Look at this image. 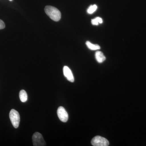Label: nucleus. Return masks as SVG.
<instances>
[{"mask_svg": "<svg viewBox=\"0 0 146 146\" xmlns=\"http://www.w3.org/2000/svg\"><path fill=\"white\" fill-rule=\"evenodd\" d=\"M19 97L21 101L23 102H25L27 100L28 96L27 92L25 90H22L20 91L19 94Z\"/></svg>", "mask_w": 146, "mask_h": 146, "instance_id": "6e6552de", "label": "nucleus"}, {"mask_svg": "<svg viewBox=\"0 0 146 146\" xmlns=\"http://www.w3.org/2000/svg\"><path fill=\"white\" fill-rule=\"evenodd\" d=\"M9 1H12V0H9Z\"/></svg>", "mask_w": 146, "mask_h": 146, "instance_id": "4468645a", "label": "nucleus"}, {"mask_svg": "<svg viewBox=\"0 0 146 146\" xmlns=\"http://www.w3.org/2000/svg\"><path fill=\"white\" fill-rule=\"evenodd\" d=\"M86 44L87 47L91 50H99L100 49V47L98 45L94 44H92L91 42H89V41H87L86 42Z\"/></svg>", "mask_w": 146, "mask_h": 146, "instance_id": "1a4fd4ad", "label": "nucleus"}, {"mask_svg": "<svg viewBox=\"0 0 146 146\" xmlns=\"http://www.w3.org/2000/svg\"><path fill=\"white\" fill-rule=\"evenodd\" d=\"M91 23H92V25H99L98 22L95 18L91 20Z\"/></svg>", "mask_w": 146, "mask_h": 146, "instance_id": "f8f14e48", "label": "nucleus"}, {"mask_svg": "<svg viewBox=\"0 0 146 146\" xmlns=\"http://www.w3.org/2000/svg\"><path fill=\"white\" fill-rule=\"evenodd\" d=\"M95 19L99 23L101 24L103 23L102 19L101 18H100V17H96V18H95Z\"/></svg>", "mask_w": 146, "mask_h": 146, "instance_id": "ddd939ff", "label": "nucleus"}, {"mask_svg": "<svg viewBox=\"0 0 146 146\" xmlns=\"http://www.w3.org/2000/svg\"><path fill=\"white\" fill-rule=\"evenodd\" d=\"M94 146H108L109 143L107 139L100 136H96L92 139L91 142Z\"/></svg>", "mask_w": 146, "mask_h": 146, "instance_id": "7ed1b4c3", "label": "nucleus"}, {"mask_svg": "<svg viewBox=\"0 0 146 146\" xmlns=\"http://www.w3.org/2000/svg\"><path fill=\"white\" fill-rule=\"evenodd\" d=\"M58 117L59 119L63 122H66L68 119V115L65 108L62 106H60L58 108Z\"/></svg>", "mask_w": 146, "mask_h": 146, "instance_id": "39448f33", "label": "nucleus"}, {"mask_svg": "<svg viewBox=\"0 0 146 146\" xmlns=\"http://www.w3.org/2000/svg\"><path fill=\"white\" fill-rule=\"evenodd\" d=\"M9 118L12 125L15 128H17L19 125L20 122V116L18 111L12 109L9 113Z\"/></svg>", "mask_w": 146, "mask_h": 146, "instance_id": "f03ea898", "label": "nucleus"}, {"mask_svg": "<svg viewBox=\"0 0 146 146\" xmlns=\"http://www.w3.org/2000/svg\"><path fill=\"white\" fill-rule=\"evenodd\" d=\"M95 57L98 63H102L106 60V57L104 55L103 53L102 52L97 51L95 54Z\"/></svg>", "mask_w": 146, "mask_h": 146, "instance_id": "0eeeda50", "label": "nucleus"}, {"mask_svg": "<svg viewBox=\"0 0 146 146\" xmlns=\"http://www.w3.org/2000/svg\"><path fill=\"white\" fill-rule=\"evenodd\" d=\"M5 24L3 21L0 20V29H2L5 27Z\"/></svg>", "mask_w": 146, "mask_h": 146, "instance_id": "9b49d317", "label": "nucleus"}, {"mask_svg": "<svg viewBox=\"0 0 146 146\" xmlns=\"http://www.w3.org/2000/svg\"><path fill=\"white\" fill-rule=\"evenodd\" d=\"M45 11L47 15L53 21L57 22L61 18V13L59 10L51 6H46L45 8Z\"/></svg>", "mask_w": 146, "mask_h": 146, "instance_id": "f257e3e1", "label": "nucleus"}, {"mask_svg": "<svg viewBox=\"0 0 146 146\" xmlns=\"http://www.w3.org/2000/svg\"><path fill=\"white\" fill-rule=\"evenodd\" d=\"M33 143L34 146H44L46 145V142L43 136L39 132H35L32 137Z\"/></svg>", "mask_w": 146, "mask_h": 146, "instance_id": "20e7f679", "label": "nucleus"}, {"mask_svg": "<svg viewBox=\"0 0 146 146\" xmlns=\"http://www.w3.org/2000/svg\"><path fill=\"white\" fill-rule=\"evenodd\" d=\"M63 72L64 75L67 78V80L70 82L74 81V76L70 69L68 66H65L63 67Z\"/></svg>", "mask_w": 146, "mask_h": 146, "instance_id": "423d86ee", "label": "nucleus"}, {"mask_svg": "<svg viewBox=\"0 0 146 146\" xmlns=\"http://www.w3.org/2000/svg\"><path fill=\"white\" fill-rule=\"evenodd\" d=\"M98 8V7L96 5L90 6L87 9V13L89 14H92L96 11Z\"/></svg>", "mask_w": 146, "mask_h": 146, "instance_id": "9d476101", "label": "nucleus"}]
</instances>
